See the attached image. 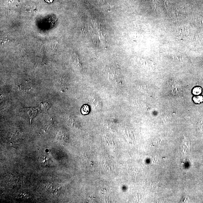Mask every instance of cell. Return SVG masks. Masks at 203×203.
<instances>
[{"label":"cell","mask_w":203,"mask_h":203,"mask_svg":"<svg viewBox=\"0 0 203 203\" xmlns=\"http://www.w3.org/2000/svg\"><path fill=\"white\" fill-rule=\"evenodd\" d=\"M28 115L29 120H30V125L31 124L32 120L37 115L38 111L34 108H28L25 109Z\"/></svg>","instance_id":"6da1fadb"},{"label":"cell","mask_w":203,"mask_h":203,"mask_svg":"<svg viewBox=\"0 0 203 203\" xmlns=\"http://www.w3.org/2000/svg\"><path fill=\"white\" fill-rule=\"evenodd\" d=\"M40 161L44 166H49L51 163V159L47 155H43L40 157Z\"/></svg>","instance_id":"7a4b0ae2"},{"label":"cell","mask_w":203,"mask_h":203,"mask_svg":"<svg viewBox=\"0 0 203 203\" xmlns=\"http://www.w3.org/2000/svg\"><path fill=\"white\" fill-rule=\"evenodd\" d=\"M41 109L43 112L47 113L48 109L51 107V105L47 103H44L41 104Z\"/></svg>","instance_id":"3957f363"},{"label":"cell","mask_w":203,"mask_h":203,"mask_svg":"<svg viewBox=\"0 0 203 203\" xmlns=\"http://www.w3.org/2000/svg\"><path fill=\"white\" fill-rule=\"evenodd\" d=\"M193 100L196 103H200L203 102V97L201 96H195L193 98Z\"/></svg>","instance_id":"277c9868"},{"label":"cell","mask_w":203,"mask_h":203,"mask_svg":"<svg viewBox=\"0 0 203 203\" xmlns=\"http://www.w3.org/2000/svg\"><path fill=\"white\" fill-rule=\"evenodd\" d=\"M202 91V90L201 87H196L193 89V93L195 95H199L201 93Z\"/></svg>","instance_id":"5b68a950"},{"label":"cell","mask_w":203,"mask_h":203,"mask_svg":"<svg viewBox=\"0 0 203 203\" xmlns=\"http://www.w3.org/2000/svg\"><path fill=\"white\" fill-rule=\"evenodd\" d=\"M88 107L87 106H84L82 109V113L84 114L86 113V112L85 110H86L87 111V112H88Z\"/></svg>","instance_id":"8992f818"},{"label":"cell","mask_w":203,"mask_h":203,"mask_svg":"<svg viewBox=\"0 0 203 203\" xmlns=\"http://www.w3.org/2000/svg\"><path fill=\"white\" fill-rule=\"evenodd\" d=\"M15 0H7V2L12 3L15 1Z\"/></svg>","instance_id":"52a82bcc"},{"label":"cell","mask_w":203,"mask_h":203,"mask_svg":"<svg viewBox=\"0 0 203 203\" xmlns=\"http://www.w3.org/2000/svg\"><path fill=\"white\" fill-rule=\"evenodd\" d=\"M48 3H51L53 2V0H45Z\"/></svg>","instance_id":"ba28073f"}]
</instances>
